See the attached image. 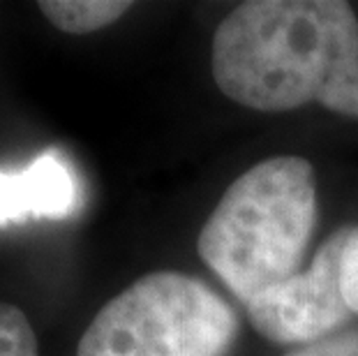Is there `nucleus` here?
Returning <instances> with one entry per match:
<instances>
[{"instance_id": "1", "label": "nucleus", "mask_w": 358, "mask_h": 356, "mask_svg": "<svg viewBox=\"0 0 358 356\" xmlns=\"http://www.w3.org/2000/svg\"><path fill=\"white\" fill-rule=\"evenodd\" d=\"M217 88L248 109L322 104L358 118V19L342 0H250L213 35Z\"/></svg>"}, {"instance_id": "2", "label": "nucleus", "mask_w": 358, "mask_h": 356, "mask_svg": "<svg viewBox=\"0 0 358 356\" xmlns=\"http://www.w3.org/2000/svg\"><path fill=\"white\" fill-rule=\"evenodd\" d=\"M317 225V178L306 157L257 162L227 187L196 241L203 264L243 306L299 273Z\"/></svg>"}, {"instance_id": "3", "label": "nucleus", "mask_w": 358, "mask_h": 356, "mask_svg": "<svg viewBox=\"0 0 358 356\" xmlns=\"http://www.w3.org/2000/svg\"><path fill=\"white\" fill-rule=\"evenodd\" d=\"M236 331L234 308L206 283L155 271L95 315L77 356H222Z\"/></svg>"}, {"instance_id": "4", "label": "nucleus", "mask_w": 358, "mask_h": 356, "mask_svg": "<svg viewBox=\"0 0 358 356\" xmlns=\"http://www.w3.org/2000/svg\"><path fill=\"white\" fill-rule=\"evenodd\" d=\"M347 227L331 234L315 259L282 285L248 303L252 327L278 345H310L338 333L352 320L342 292V250Z\"/></svg>"}, {"instance_id": "5", "label": "nucleus", "mask_w": 358, "mask_h": 356, "mask_svg": "<svg viewBox=\"0 0 358 356\" xmlns=\"http://www.w3.org/2000/svg\"><path fill=\"white\" fill-rule=\"evenodd\" d=\"M79 206V176L56 148L44 150L24 169L0 171V227L30 218H70Z\"/></svg>"}, {"instance_id": "6", "label": "nucleus", "mask_w": 358, "mask_h": 356, "mask_svg": "<svg viewBox=\"0 0 358 356\" xmlns=\"http://www.w3.org/2000/svg\"><path fill=\"white\" fill-rule=\"evenodd\" d=\"M132 7L125 0H44L42 14L63 33H93L118 21Z\"/></svg>"}, {"instance_id": "7", "label": "nucleus", "mask_w": 358, "mask_h": 356, "mask_svg": "<svg viewBox=\"0 0 358 356\" xmlns=\"http://www.w3.org/2000/svg\"><path fill=\"white\" fill-rule=\"evenodd\" d=\"M0 356H37V338L17 306L0 303Z\"/></svg>"}, {"instance_id": "8", "label": "nucleus", "mask_w": 358, "mask_h": 356, "mask_svg": "<svg viewBox=\"0 0 358 356\" xmlns=\"http://www.w3.org/2000/svg\"><path fill=\"white\" fill-rule=\"evenodd\" d=\"M342 292L349 310L358 315V225L347 227V241L342 250Z\"/></svg>"}, {"instance_id": "9", "label": "nucleus", "mask_w": 358, "mask_h": 356, "mask_svg": "<svg viewBox=\"0 0 358 356\" xmlns=\"http://www.w3.org/2000/svg\"><path fill=\"white\" fill-rule=\"evenodd\" d=\"M287 356H358V331H338Z\"/></svg>"}]
</instances>
